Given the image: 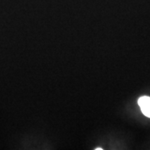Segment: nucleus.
Listing matches in <instances>:
<instances>
[{
    "mask_svg": "<svg viewBox=\"0 0 150 150\" xmlns=\"http://www.w3.org/2000/svg\"><path fill=\"white\" fill-rule=\"evenodd\" d=\"M138 103L141 108V111L143 113L145 116L150 118V97H141L138 101Z\"/></svg>",
    "mask_w": 150,
    "mask_h": 150,
    "instance_id": "nucleus-1",
    "label": "nucleus"
},
{
    "mask_svg": "<svg viewBox=\"0 0 150 150\" xmlns=\"http://www.w3.org/2000/svg\"><path fill=\"white\" fill-rule=\"evenodd\" d=\"M103 149H101V148H97L96 150H102Z\"/></svg>",
    "mask_w": 150,
    "mask_h": 150,
    "instance_id": "nucleus-2",
    "label": "nucleus"
}]
</instances>
